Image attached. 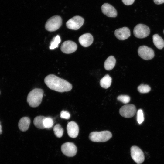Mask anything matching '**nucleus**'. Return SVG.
<instances>
[{
    "label": "nucleus",
    "instance_id": "aec40b11",
    "mask_svg": "<svg viewBox=\"0 0 164 164\" xmlns=\"http://www.w3.org/2000/svg\"><path fill=\"white\" fill-rule=\"evenodd\" d=\"M45 118L46 117L43 116H39L36 117L33 120L34 125L40 129L45 128L43 125V121Z\"/></svg>",
    "mask_w": 164,
    "mask_h": 164
},
{
    "label": "nucleus",
    "instance_id": "9b49d317",
    "mask_svg": "<svg viewBox=\"0 0 164 164\" xmlns=\"http://www.w3.org/2000/svg\"><path fill=\"white\" fill-rule=\"evenodd\" d=\"M77 48L76 44L74 42L67 40L64 42L62 44L60 49L64 53L70 54L75 52Z\"/></svg>",
    "mask_w": 164,
    "mask_h": 164
},
{
    "label": "nucleus",
    "instance_id": "f3484780",
    "mask_svg": "<svg viewBox=\"0 0 164 164\" xmlns=\"http://www.w3.org/2000/svg\"><path fill=\"white\" fill-rule=\"evenodd\" d=\"M116 63V60L112 56H109L105 60L104 66L105 69L107 70H110L112 69L114 67Z\"/></svg>",
    "mask_w": 164,
    "mask_h": 164
},
{
    "label": "nucleus",
    "instance_id": "20e7f679",
    "mask_svg": "<svg viewBox=\"0 0 164 164\" xmlns=\"http://www.w3.org/2000/svg\"><path fill=\"white\" fill-rule=\"evenodd\" d=\"M62 24V19L59 15H54L46 21L45 28L50 32L55 31L58 29Z\"/></svg>",
    "mask_w": 164,
    "mask_h": 164
},
{
    "label": "nucleus",
    "instance_id": "7ed1b4c3",
    "mask_svg": "<svg viewBox=\"0 0 164 164\" xmlns=\"http://www.w3.org/2000/svg\"><path fill=\"white\" fill-rule=\"evenodd\" d=\"M112 136L111 132L108 131L93 132L89 134V138L92 141L96 142H104L110 139Z\"/></svg>",
    "mask_w": 164,
    "mask_h": 164
},
{
    "label": "nucleus",
    "instance_id": "f03ea898",
    "mask_svg": "<svg viewBox=\"0 0 164 164\" xmlns=\"http://www.w3.org/2000/svg\"><path fill=\"white\" fill-rule=\"evenodd\" d=\"M44 91L40 88H35L28 94L27 101L29 105L32 107H36L41 103Z\"/></svg>",
    "mask_w": 164,
    "mask_h": 164
},
{
    "label": "nucleus",
    "instance_id": "2eb2a0df",
    "mask_svg": "<svg viewBox=\"0 0 164 164\" xmlns=\"http://www.w3.org/2000/svg\"><path fill=\"white\" fill-rule=\"evenodd\" d=\"M92 36L89 33H86L81 35L79 38V42L84 47H87L90 46L93 41Z\"/></svg>",
    "mask_w": 164,
    "mask_h": 164
},
{
    "label": "nucleus",
    "instance_id": "9d476101",
    "mask_svg": "<svg viewBox=\"0 0 164 164\" xmlns=\"http://www.w3.org/2000/svg\"><path fill=\"white\" fill-rule=\"evenodd\" d=\"M61 150L62 153L66 156L68 157H73L76 155L77 151V149L74 143L67 142L63 144L62 145Z\"/></svg>",
    "mask_w": 164,
    "mask_h": 164
},
{
    "label": "nucleus",
    "instance_id": "f8f14e48",
    "mask_svg": "<svg viewBox=\"0 0 164 164\" xmlns=\"http://www.w3.org/2000/svg\"><path fill=\"white\" fill-rule=\"evenodd\" d=\"M67 134L70 137L75 138L77 137L79 133V127L78 125L74 121L68 122L67 126Z\"/></svg>",
    "mask_w": 164,
    "mask_h": 164
},
{
    "label": "nucleus",
    "instance_id": "412c9836",
    "mask_svg": "<svg viewBox=\"0 0 164 164\" xmlns=\"http://www.w3.org/2000/svg\"><path fill=\"white\" fill-rule=\"evenodd\" d=\"M53 131L55 135L58 138H61L63 135V129L60 125L56 124L53 128Z\"/></svg>",
    "mask_w": 164,
    "mask_h": 164
},
{
    "label": "nucleus",
    "instance_id": "ddd939ff",
    "mask_svg": "<svg viewBox=\"0 0 164 164\" xmlns=\"http://www.w3.org/2000/svg\"><path fill=\"white\" fill-rule=\"evenodd\" d=\"M102 13L108 17H115L117 15V11L112 5L107 3L104 4L101 7Z\"/></svg>",
    "mask_w": 164,
    "mask_h": 164
},
{
    "label": "nucleus",
    "instance_id": "dca6fc26",
    "mask_svg": "<svg viewBox=\"0 0 164 164\" xmlns=\"http://www.w3.org/2000/svg\"><path fill=\"white\" fill-rule=\"evenodd\" d=\"M30 124V120L27 117H24L21 118L18 123V127L21 131L25 132L29 128Z\"/></svg>",
    "mask_w": 164,
    "mask_h": 164
},
{
    "label": "nucleus",
    "instance_id": "4be33fe9",
    "mask_svg": "<svg viewBox=\"0 0 164 164\" xmlns=\"http://www.w3.org/2000/svg\"><path fill=\"white\" fill-rule=\"evenodd\" d=\"M61 41L60 36L57 35L54 37L50 43L49 48L51 50L54 49L58 46L59 43Z\"/></svg>",
    "mask_w": 164,
    "mask_h": 164
},
{
    "label": "nucleus",
    "instance_id": "a211bd4d",
    "mask_svg": "<svg viewBox=\"0 0 164 164\" xmlns=\"http://www.w3.org/2000/svg\"><path fill=\"white\" fill-rule=\"evenodd\" d=\"M153 41L155 46L159 49H162L164 47V41L159 35L155 34L152 36Z\"/></svg>",
    "mask_w": 164,
    "mask_h": 164
},
{
    "label": "nucleus",
    "instance_id": "6ab92c4d",
    "mask_svg": "<svg viewBox=\"0 0 164 164\" xmlns=\"http://www.w3.org/2000/svg\"><path fill=\"white\" fill-rule=\"evenodd\" d=\"M111 78L109 75L106 74L100 80V86L104 88L107 89L111 86Z\"/></svg>",
    "mask_w": 164,
    "mask_h": 164
},
{
    "label": "nucleus",
    "instance_id": "7c9ffc66",
    "mask_svg": "<svg viewBox=\"0 0 164 164\" xmlns=\"http://www.w3.org/2000/svg\"><path fill=\"white\" fill-rule=\"evenodd\" d=\"M163 33H164V30H163Z\"/></svg>",
    "mask_w": 164,
    "mask_h": 164
},
{
    "label": "nucleus",
    "instance_id": "6e6552de",
    "mask_svg": "<svg viewBox=\"0 0 164 164\" xmlns=\"http://www.w3.org/2000/svg\"><path fill=\"white\" fill-rule=\"evenodd\" d=\"M138 52L140 57L144 60H151L154 56V53L153 49L145 46H140Z\"/></svg>",
    "mask_w": 164,
    "mask_h": 164
},
{
    "label": "nucleus",
    "instance_id": "c756f323",
    "mask_svg": "<svg viewBox=\"0 0 164 164\" xmlns=\"http://www.w3.org/2000/svg\"><path fill=\"white\" fill-rule=\"evenodd\" d=\"M2 132V126L1 125V123L0 122V134H1Z\"/></svg>",
    "mask_w": 164,
    "mask_h": 164
},
{
    "label": "nucleus",
    "instance_id": "1a4fd4ad",
    "mask_svg": "<svg viewBox=\"0 0 164 164\" xmlns=\"http://www.w3.org/2000/svg\"><path fill=\"white\" fill-rule=\"evenodd\" d=\"M136 108L132 104H128L121 107L119 109V113L122 117L130 118L133 117L136 113Z\"/></svg>",
    "mask_w": 164,
    "mask_h": 164
},
{
    "label": "nucleus",
    "instance_id": "bb28decb",
    "mask_svg": "<svg viewBox=\"0 0 164 164\" xmlns=\"http://www.w3.org/2000/svg\"><path fill=\"white\" fill-rule=\"evenodd\" d=\"M60 117L62 118L68 119L70 118V114L67 111L63 110L60 112Z\"/></svg>",
    "mask_w": 164,
    "mask_h": 164
},
{
    "label": "nucleus",
    "instance_id": "a878e982",
    "mask_svg": "<svg viewBox=\"0 0 164 164\" xmlns=\"http://www.w3.org/2000/svg\"><path fill=\"white\" fill-rule=\"evenodd\" d=\"M137 120L139 124H141L144 120L143 111L141 109L138 110L137 113Z\"/></svg>",
    "mask_w": 164,
    "mask_h": 164
},
{
    "label": "nucleus",
    "instance_id": "393cba45",
    "mask_svg": "<svg viewBox=\"0 0 164 164\" xmlns=\"http://www.w3.org/2000/svg\"><path fill=\"white\" fill-rule=\"evenodd\" d=\"M117 99L124 104H127L129 102L130 98L128 95H122L118 96Z\"/></svg>",
    "mask_w": 164,
    "mask_h": 164
},
{
    "label": "nucleus",
    "instance_id": "5701e85b",
    "mask_svg": "<svg viewBox=\"0 0 164 164\" xmlns=\"http://www.w3.org/2000/svg\"><path fill=\"white\" fill-rule=\"evenodd\" d=\"M53 121L50 117H46L43 121V125L45 128L50 129L53 126Z\"/></svg>",
    "mask_w": 164,
    "mask_h": 164
},
{
    "label": "nucleus",
    "instance_id": "0eeeda50",
    "mask_svg": "<svg viewBox=\"0 0 164 164\" xmlns=\"http://www.w3.org/2000/svg\"><path fill=\"white\" fill-rule=\"evenodd\" d=\"M131 155L132 159L137 164H141L144 160L143 152L139 147L136 146H133L131 147Z\"/></svg>",
    "mask_w": 164,
    "mask_h": 164
},
{
    "label": "nucleus",
    "instance_id": "b1692460",
    "mask_svg": "<svg viewBox=\"0 0 164 164\" xmlns=\"http://www.w3.org/2000/svg\"><path fill=\"white\" fill-rule=\"evenodd\" d=\"M138 90L141 93H145L149 92L151 90V88L147 85L142 84L138 86Z\"/></svg>",
    "mask_w": 164,
    "mask_h": 164
},
{
    "label": "nucleus",
    "instance_id": "423d86ee",
    "mask_svg": "<svg viewBox=\"0 0 164 164\" xmlns=\"http://www.w3.org/2000/svg\"><path fill=\"white\" fill-rule=\"evenodd\" d=\"M84 19L79 16H75L66 22L67 27L69 29L77 30L83 25Z\"/></svg>",
    "mask_w": 164,
    "mask_h": 164
},
{
    "label": "nucleus",
    "instance_id": "c85d7f7f",
    "mask_svg": "<svg viewBox=\"0 0 164 164\" xmlns=\"http://www.w3.org/2000/svg\"><path fill=\"white\" fill-rule=\"evenodd\" d=\"M154 2L157 4L160 5L164 3V0H153Z\"/></svg>",
    "mask_w": 164,
    "mask_h": 164
},
{
    "label": "nucleus",
    "instance_id": "39448f33",
    "mask_svg": "<svg viewBox=\"0 0 164 164\" xmlns=\"http://www.w3.org/2000/svg\"><path fill=\"white\" fill-rule=\"evenodd\" d=\"M150 33V29L148 26L142 24L136 25L133 30L134 36L138 38H143L148 36Z\"/></svg>",
    "mask_w": 164,
    "mask_h": 164
},
{
    "label": "nucleus",
    "instance_id": "4468645a",
    "mask_svg": "<svg viewBox=\"0 0 164 164\" xmlns=\"http://www.w3.org/2000/svg\"><path fill=\"white\" fill-rule=\"evenodd\" d=\"M114 34L117 38L120 40H125L128 39L131 35L130 30L124 27L116 30Z\"/></svg>",
    "mask_w": 164,
    "mask_h": 164
},
{
    "label": "nucleus",
    "instance_id": "f257e3e1",
    "mask_svg": "<svg viewBox=\"0 0 164 164\" xmlns=\"http://www.w3.org/2000/svg\"><path fill=\"white\" fill-rule=\"evenodd\" d=\"M44 82L50 89L60 92L68 91L72 88L70 83L54 74H50L46 77Z\"/></svg>",
    "mask_w": 164,
    "mask_h": 164
},
{
    "label": "nucleus",
    "instance_id": "cd10ccee",
    "mask_svg": "<svg viewBox=\"0 0 164 164\" xmlns=\"http://www.w3.org/2000/svg\"><path fill=\"white\" fill-rule=\"evenodd\" d=\"M123 3L126 5H129L132 4L135 0H122Z\"/></svg>",
    "mask_w": 164,
    "mask_h": 164
}]
</instances>
